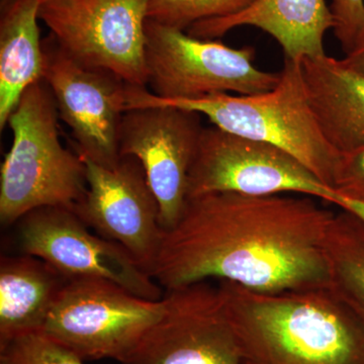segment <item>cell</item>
I'll list each match as a JSON object with an SVG mask.
<instances>
[{
	"label": "cell",
	"mask_w": 364,
	"mask_h": 364,
	"mask_svg": "<svg viewBox=\"0 0 364 364\" xmlns=\"http://www.w3.org/2000/svg\"><path fill=\"white\" fill-rule=\"evenodd\" d=\"M58 109L43 79L28 87L9 119L14 134L0 169V221L9 226L37 208L74 210L87 191L85 161L63 147Z\"/></svg>",
	"instance_id": "cell-4"
},
{
	"label": "cell",
	"mask_w": 364,
	"mask_h": 364,
	"mask_svg": "<svg viewBox=\"0 0 364 364\" xmlns=\"http://www.w3.org/2000/svg\"><path fill=\"white\" fill-rule=\"evenodd\" d=\"M165 312L121 364H243L219 287L164 291Z\"/></svg>",
	"instance_id": "cell-12"
},
{
	"label": "cell",
	"mask_w": 364,
	"mask_h": 364,
	"mask_svg": "<svg viewBox=\"0 0 364 364\" xmlns=\"http://www.w3.org/2000/svg\"><path fill=\"white\" fill-rule=\"evenodd\" d=\"M346 198V196H345ZM339 210H346L350 214L358 217L361 222L364 223V203L359 200H352V198H346L343 207Z\"/></svg>",
	"instance_id": "cell-24"
},
{
	"label": "cell",
	"mask_w": 364,
	"mask_h": 364,
	"mask_svg": "<svg viewBox=\"0 0 364 364\" xmlns=\"http://www.w3.org/2000/svg\"><path fill=\"white\" fill-rule=\"evenodd\" d=\"M345 62L364 76V42L350 54L345 55Z\"/></svg>",
	"instance_id": "cell-23"
},
{
	"label": "cell",
	"mask_w": 364,
	"mask_h": 364,
	"mask_svg": "<svg viewBox=\"0 0 364 364\" xmlns=\"http://www.w3.org/2000/svg\"><path fill=\"white\" fill-rule=\"evenodd\" d=\"M202 114L169 105L127 109L119 155L142 164L158 205L163 231L178 221L188 200V176L203 127Z\"/></svg>",
	"instance_id": "cell-11"
},
{
	"label": "cell",
	"mask_w": 364,
	"mask_h": 364,
	"mask_svg": "<svg viewBox=\"0 0 364 364\" xmlns=\"http://www.w3.org/2000/svg\"><path fill=\"white\" fill-rule=\"evenodd\" d=\"M333 33L345 55L364 42V0H330Z\"/></svg>",
	"instance_id": "cell-21"
},
{
	"label": "cell",
	"mask_w": 364,
	"mask_h": 364,
	"mask_svg": "<svg viewBox=\"0 0 364 364\" xmlns=\"http://www.w3.org/2000/svg\"><path fill=\"white\" fill-rule=\"evenodd\" d=\"M252 0H151L148 20L179 30L243 11Z\"/></svg>",
	"instance_id": "cell-19"
},
{
	"label": "cell",
	"mask_w": 364,
	"mask_h": 364,
	"mask_svg": "<svg viewBox=\"0 0 364 364\" xmlns=\"http://www.w3.org/2000/svg\"><path fill=\"white\" fill-rule=\"evenodd\" d=\"M151 0H42L40 21L81 63L132 85H148L146 21Z\"/></svg>",
	"instance_id": "cell-8"
},
{
	"label": "cell",
	"mask_w": 364,
	"mask_h": 364,
	"mask_svg": "<svg viewBox=\"0 0 364 364\" xmlns=\"http://www.w3.org/2000/svg\"><path fill=\"white\" fill-rule=\"evenodd\" d=\"M46 261L21 253L0 261V349L42 331L66 282Z\"/></svg>",
	"instance_id": "cell-16"
},
{
	"label": "cell",
	"mask_w": 364,
	"mask_h": 364,
	"mask_svg": "<svg viewBox=\"0 0 364 364\" xmlns=\"http://www.w3.org/2000/svg\"><path fill=\"white\" fill-rule=\"evenodd\" d=\"M333 188L340 195L364 203V148L340 154Z\"/></svg>",
	"instance_id": "cell-22"
},
{
	"label": "cell",
	"mask_w": 364,
	"mask_h": 364,
	"mask_svg": "<svg viewBox=\"0 0 364 364\" xmlns=\"http://www.w3.org/2000/svg\"><path fill=\"white\" fill-rule=\"evenodd\" d=\"M164 312L163 298L142 299L105 279L68 280L40 334L82 360L123 363Z\"/></svg>",
	"instance_id": "cell-5"
},
{
	"label": "cell",
	"mask_w": 364,
	"mask_h": 364,
	"mask_svg": "<svg viewBox=\"0 0 364 364\" xmlns=\"http://www.w3.org/2000/svg\"><path fill=\"white\" fill-rule=\"evenodd\" d=\"M240 26L259 28L279 43L286 58L303 61L325 56L324 38L333 18L326 0H252L243 11L198 21L188 33L215 40Z\"/></svg>",
	"instance_id": "cell-14"
},
{
	"label": "cell",
	"mask_w": 364,
	"mask_h": 364,
	"mask_svg": "<svg viewBox=\"0 0 364 364\" xmlns=\"http://www.w3.org/2000/svg\"><path fill=\"white\" fill-rule=\"evenodd\" d=\"M309 100L321 130L340 154L364 148V76L344 59L303 60Z\"/></svg>",
	"instance_id": "cell-15"
},
{
	"label": "cell",
	"mask_w": 364,
	"mask_h": 364,
	"mask_svg": "<svg viewBox=\"0 0 364 364\" xmlns=\"http://www.w3.org/2000/svg\"><path fill=\"white\" fill-rule=\"evenodd\" d=\"M42 0H16L0 18V130L9 123L26 90L44 77L40 37Z\"/></svg>",
	"instance_id": "cell-17"
},
{
	"label": "cell",
	"mask_w": 364,
	"mask_h": 364,
	"mask_svg": "<svg viewBox=\"0 0 364 364\" xmlns=\"http://www.w3.org/2000/svg\"><path fill=\"white\" fill-rule=\"evenodd\" d=\"M18 224L21 252L46 261L67 280H109L150 301H159L164 296L162 287L126 249L91 233L74 210L37 208Z\"/></svg>",
	"instance_id": "cell-9"
},
{
	"label": "cell",
	"mask_w": 364,
	"mask_h": 364,
	"mask_svg": "<svg viewBox=\"0 0 364 364\" xmlns=\"http://www.w3.org/2000/svg\"><path fill=\"white\" fill-rule=\"evenodd\" d=\"M44 80L60 119L70 128L78 154L107 168L121 160L119 128L127 111V82L107 69L73 58L52 35L43 41Z\"/></svg>",
	"instance_id": "cell-10"
},
{
	"label": "cell",
	"mask_w": 364,
	"mask_h": 364,
	"mask_svg": "<svg viewBox=\"0 0 364 364\" xmlns=\"http://www.w3.org/2000/svg\"><path fill=\"white\" fill-rule=\"evenodd\" d=\"M14 364H85V360L44 335H26L0 349Z\"/></svg>",
	"instance_id": "cell-20"
},
{
	"label": "cell",
	"mask_w": 364,
	"mask_h": 364,
	"mask_svg": "<svg viewBox=\"0 0 364 364\" xmlns=\"http://www.w3.org/2000/svg\"><path fill=\"white\" fill-rule=\"evenodd\" d=\"M145 31L148 83L157 97L252 95L272 90L279 82V73L255 66L256 50L251 46L230 47L151 20L146 21Z\"/></svg>",
	"instance_id": "cell-6"
},
{
	"label": "cell",
	"mask_w": 364,
	"mask_h": 364,
	"mask_svg": "<svg viewBox=\"0 0 364 364\" xmlns=\"http://www.w3.org/2000/svg\"><path fill=\"white\" fill-rule=\"evenodd\" d=\"M87 191L74 213L100 236L116 242L148 272L161 243L159 205L142 164L122 157L114 168L83 159Z\"/></svg>",
	"instance_id": "cell-13"
},
{
	"label": "cell",
	"mask_w": 364,
	"mask_h": 364,
	"mask_svg": "<svg viewBox=\"0 0 364 364\" xmlns=\"http://www.w3.org/2000/svg\"><path fill=\"white\" fill-rule=\"evenodd\" d=\"M329 289L364 321V223L335 213L326 239Z\"/></svg>",
	"instance_id": "cell-18"
},
{
	"label": "cell",
	"mask_w": 364,
	"mask_h": 364,
	"mask_svg": "<svg viewBox=\"0 0 364 364\" xmlns=\"http://www.w3.org/2000/svg\"><path fill=\"white\" fill-rule=\"evenodd\" d=\"M306 196L208 193L163 231L148 273L164 291L218 279L264 294L329 287L335 212Z\"/></svg>",
	"instance_id": "cell-1"
},
{
	"label": "cell",
	"mask_w": 364,
	"mask_h": 364,
	"mask_svg": "<svg viewBox=\"0 0 364 364\" xmlns=\"http://www.w3.org/2000/svg\"><path fill=\"white\" fill-rule=\"evenodd\" d=\"M0 364H14L13 361L11 360L6 354L1 353L0 354Z\"/></svg>",
	"instance_id": "cell-26"
},
{
	"label": "cell",
	"mask_w": 364,
	"mask_h": 364,
	"mask_svg": "<svg viewBox=\"0 0 364 364\" xmlns=\"http://www.w3.org/2000/svg\"><path fill=\"white\" fill-rule=\"evenodd\" d=\"M215 193L311 196L339 208L345 196L286 151L210 127L203 129L188 176V198Z\"/></svg>",
	"instance_id": "cell-7"
},
{
	"label": "cell",
	"mask_w": 364,
	"mask_h": 364,
	"mask_svg": "<svg viewBox=\"0 0 364 364\" xmlns=\"http://www.w3.org/2000/svg\"><path fill=\"white\" fill-rule=\"evenodd\" d=\"M169 105L203 114L217 128L286 151L333 188L340 153L321 130L309 100L303 61L286 58L277 85L252 95L218 93L167 100L127 83V109Z\"/></svg>",
	"instance_id": "cell-3"
},
{
	"label": "cell",
	"mask_w": 364,
	"mask_h": 364,
	"mask_svg": "<svg viewBox=\"0 0 364 364\" xmlns=\"http://www.w3.org/2000/svg\"><path fill=\"white\" fill-rule=\"evenodd\" d=\"M243 364H364V321L329 287L264 294L220 280Z\"/></svg>",
	"instance_id": "cell-2"
},
{
	"label": "cell",
	"mask_w": 364,
	"mask_h": 364,
	"mask_svg": "<svg viewBox=\"0 0 364 364\" xmlns=\"http://www.w3.org/2000/svg\"><path fill=\"white\" fill-rule=\"evenodd\" d=\"M16 1V0H0V11L6 9L7 6H11V4Z\"/></svg>",
	"instance_id": "cell-25"
}]
</instances>
